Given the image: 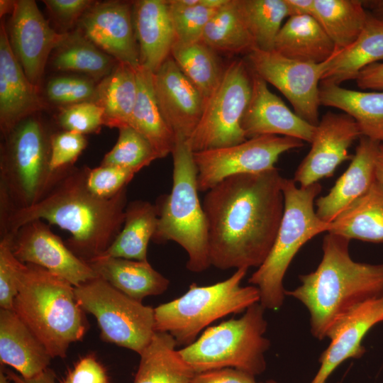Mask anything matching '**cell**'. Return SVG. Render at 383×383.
<instances>
[{
  "instance_id": "6da1fadb",
  "label": "cell",
  "mask_w": 383,
  "mask_h": 383,
  "mask_svg": "<svg viewBox=\"0 0 383 383\" xmlns=\"http://www.w3.org/2000/svg\"><path fill=\"white\" fill-rule=\"evenodd\" d=\"M282 179L274 167L227 177L206 192L202 206L211 265L226 270L264 262L284 213Z\"/></svg>"
},
{
  "instance_id": "7a4b0ae2",
  "label": "cell",
  "mask_w": 383,
  "mask_h": 383,
  "mask_svg": "<svg viewBox=\"0 0 383 383\" xmlns=\"http://www.w3.org/2000/svg\"><path fill=\"white\" fill-rule=\"evenodd\" d=\"M86 170L72 167L37 204L12 212L0 223L1 238H10L24 224L43 219L71 234L65 244L81 260L88 262L102 255L123 228L127 187L112 198L100 199L87 187Z\"/></svg>"
},
{
  "instance_id": "3957f363",
  "label": "cell",
  "mask_w": 383,
  "mask_h": 383,
  "mask_svg": "<svg viewBox=\"0 0 383 383\" xmlns=\"http://www.w3.org/2000/svg\"><path fill=\"white\" fill-rule=\"evenodd\" d=\"M348 238L328 233L323 239L322 259L312 272L301 275V285L285 294L301 302L310 315L313 336L331 331L362 303L383 295V264L354 261Z\"/></svg>"
},
{
  "instance_id": "277c9868",
  "label": "cell",
  "mask_w": 383,
  "mask_h": 383,
  "mask_svg": "<svg viewBox=\"0 0 383 383\" xmlns=\"http://www.w3.org/2000/svg\"><path fill=\"white\" fill-rule=\"evenodd\" d=\"M18 292L13 310L47 348L52 358H65L70 345L87 329L74 287L47 270L19 262Z\"/></svg>"
},
{
  "instance_id": "5b68a950",
  "label": "cell",
  "mask_w": 383,
  "mask_h": 383,
  "mask_svg": "<svg viewBox=\"0 0 383 383\" xmlns=\"http://www.w3.org/2000/svg\"><path fill=\"white\" fill-rule=\"evenodd\" d=\"M4 136L0 157V223L40 201L67 171L50 168V136L29 116Z\"/></svg>"
},
{
  "instance_id": "8992f818",
  "label": "cell",
  "mask_w": 383,
  "mask_h": 383,
  "mask_svg": "<svg viewBox=\"0 0 383 383\" xmlns=\"http://www.w3.org/2000/svg\"><path fill=\"white\" fill-rule=\"evenodd\" d=\"M172 186L157 205L158 221L152 240L174 241L187 253V268L202 272L211 265L205 213L198 192L196 168L187 140L176 138L172 152Z\"/></svg>"
},
{
  "instance_id": "52a82bcc",
  "label": "cell",
  "mask_w": 383,
  "mask_h": 383,
  "mask_svg": "<svg viewBox=\"0 0 383 383\" xmlns=\"http://www.w3.org/2000/svg\"><path fill=\"white\" fill-rule=\"evenodd\" d=\"M284 209L273 246L248 282L257 287L260 303L265 309L277 311L283 305V280L293 258L309 240L325 231L331 223L321 221L314 209V200L321 191L318 182L298 187L293 179L283 178Z\"/></svg>"
},
{
  "instance_id": "ba28073f",
  "label": "cell",
  "mask_w": 383,
  "mask_h": 383,
  "mask_svg": "<svg viewBox=\"0 0 383 383\" xmlns=\"http://www.w3.org/2000/svg\"><path fill=\"white\" fill-rule=\"evenodd\" d=\"M260 303L249 306L243 316L207 328L190 345L179 350L196 372L235 368L253 376L266 369L265 353L270 341L265 337L267 322Z\"/></svg>"
},
{
  "instance_id": "9c48e42d",
  "label": "cell",
  "mask_w": 383,
  "mask_h": 383,
  "mask_svg": "<svg viewBox=\"0 0 383 383\" xmlns=\"http://www.w3.org/2000/svg\"><path fill=\"white\" fill-rule=\"evenodd\" d=\"M248 270L238 269L226 280L208 286L193 283L181 296L154 308L155 331L168 333L177 345L186 347L211 323L260 302L257 287L240 285Z\"/></svg>"
},
{
  "instance_id": "30bf717a",
  "label": "cell",
  "mask_w": 383,
  "mask_h": 383,
  "mask_svg": "<svg viewBox=\"0 0 383 383\" xmlns=\"http://www.w3.org/2000/svg\"><path fill=\"white\" fill-rule=\"evenodd\" d=\"M77 300L96 319L100 336L106 342L140 355L152 340L155 312L97 277L74 287Z\"/></svg>"
},
{
  "instance_id": "8fae6325",
  "label": "cell",
  "mask_w": 383,
  "mask_h": 383,
  "mask_svg": "<svg viewBox=\"0 0 383 383\" xmlns=\"http://www.w3.org/2000/svg\"><path fill=\"white\" fill-rule=\"evenodd\" d=\"M251 70L243 60L232 61L206 99L196 128L187 140L193 152L236 145L247 140L241 120L251 95Z\"/></svg>"
},
{
  "instance_id": "7c38bea8",
  "label": "cell",
  "mask_w": 383,
  "mask_h": 383,
  "mask_svg": "<svg viewBox=\"0 0 383 383\" xmlns=\"http://www.w3.org/2000/svg\"><path fill=\"white\" fill-rule=\"evenodd\" d=\"M304 145L302 140L262 135L223 148L193 152L199 192H207L224 179L272 170L279 156Z\"/></svg>"
},
{
  "instance_id": "4fadbf2b",
  "label": "cell",
  "mask_w": 383,
  "mask_h": 383,
  "mask_svg": "<svg viewBox=\"0 0 383 383\" xmlns=\"http://www.w3.org/2000/svg\"><path fill=\"white\" fill-rule=\"evenodd\" d=\"M331 58L319 64L303 62L258 48L247 55L250 70L275 87L289 101L294 113L314 126L319 123V85Z\"/></svg>"
},
{
  "instance_id": "5bb4252c",
  "label": "cell",
  "mask_w": 383,
  "mask_h": 383,
  "mask_svg": "<svg viewBox=\"0 0 383 383\" xmlns=\"http://www.w3.org/2000/svg\"><path fill=\"white\" fill-rule=\"evenodd\" d=\"M9 238L13 254L20 262L41 267L74 287L98 277L42 220L24 224Z\"/></svg>"
},
{
  "instance_id": "9a60e30c",
  "label": "cell",
  "mask_w": 383,
  "mask_h": 383,
  "mask_svg": "<svg viewBox=\"0 0 383 383\" xmlns=\"http://www.w3.org/2000/svg\"><path fill=\"white\" fill-rule=\"evenodd\" d=\"M6 31L26 76L39 89L49 55L67 33L55 31L33 0L15 1Z\"/></svg>"
},
{
  "instance_id": "2e32d148",
  "label": "cell",
  "mask_w": 383,
  "mask_h": 383,
  "mask_svg": "<svg viewBox=\"0 0 383 383\" xmlns=\"http://www.w3.org/2000/svg\"><path fill=\"white\" fill-rule=\"evenodd\" d=\"M355 120L346 113L327 112L316 126L311 150L298 166L293 180L308 187L333 175L343 162L352 160L348 148L360 138Z\"/></svg>"
},
{
  "instance_id": "e0dca14e",
  "label": "cell",
  "mask_w": 383,
  "mask_h": 383,
  "mask_svg": "<svg viewBox=\"0 0 383 383\" xmlns=\"http://www.w3.org/2000/svg\"><path fill=\"white\" fill-rule=\"evenodd\" d=\"M81 33L117 62L137 67L140 54L133 21V3H94L81 17Z\"/></svg>"
},
{
  "instance_id": "ac0fdd59",
  "label": "cell",
  "mask_w": 383,
  "mask_h": 383,
  "mask_svg": "<svg viewBox=\"0 0 383 383\" xmlns=\"http://www.w3.org/2000/svg\"><path fill=\"white\" fill-rule=\"evenodd\" d=\"M155 98L176 138L187 140L201 117L205 98L170 56L152 74Z\"/></svg>"
},
{
  "instance_id": "d6986e66",
  "label": "cell",
  "mask_w": 383,
  "mask_h": 383,
  "mask_svg": "<svg viewBox=\"0 0 383 383\" xmlns=\"http://www.w3.org/2000/svg\"><path fill=\"white\" fill-rule=\"evenodd\" d=\"M251 80V95L241 120L246 138L279 135L311 143L316 126L292 111L279 96L270 91L267 82L252 70Z\"/></svg>"
},
{
  "instance_id": "ffe728a7",
  "label": "cell",
  "mask_w": 383,
  "mask_h": 383,
  "mask_svg": "<svg viewBox=\"0 0 383 383\" xmlns=\"http://www.w3.org/2000/svg\"><path fill=\"white\" fill-rule=\"evenodd\" d=\"M382 321L383 295L362 303L343 318L328 335L331 342L321 355L319 370L310 383H326L344 361L362 357L365 335Z\"/></svg>"
},
{
  "instance_id": "44dd1931",
  "label": "cell",
  "mask_w": 383,
  "mask_h": 383,
  "mask_svg": "<svg viewBox=\"0 0 383 383\" xmlns=\"http://www.w3.org/2000/svg\"><path fill=\"white\" fill-rule=\"evenodd\" d=\"M35 87L14 55L3 21L0 26V128L2 135L43 107Z\"/></svg>"
},
{
  "instance_id": "7402d4cb",
  "label": "cell",
  "mask_w": 383,
  "mask_h": 383,
  "mask_svg": "<svg viewBox=\"0 0 383 383\" xmlns=\"http://www.w3.org/2000/svg\"><path fill=\"white\" fill-rule=\"evenodd\" d=\"M380 145L367 137L360 138L346 171L326 195L316 200V213L321 221L333 222L368 191L377 179L376 164Z\"/></svg>"
},
{
  "instance_id": "603a6c76",
  "label": "cell",
  "mask_w": 383,
  "mask_h": 383,
  "mask_svg": "<svg viewBox=\"0 0 383 383\" xmlns=\"http://www.w3.org/2000/svg\"><path fill=\"white\" fill-rule=\"evenodd\" d=\"M133 21L140 65L154 73L170 56L175 42L167 1H134Z\"/></svg>"
},
{
  "instance_id": "cb8c5ba5",
  "label": "cell",
  "mask_w": 383,
  "mask_h": 383,
  "mask_svg": "<svg viewBox=\"0 0 383 383\" xmlns=\"http://www.w3.org/2000/svg\"><path fill=\"white\" fill-rule=\"evenodd\" d=\"M52 357L13 310L0 309V360L25 378L48 368Z\"/></svg>"
},
{
  "instance_id": "d4e9b609",
  "label": "cell",
  "mask_w": 383,
  "mask_h": 383,
  "mask_svg": "<svg viewBox=\"0 0 383 383\" xmlns=\"http://www.w3.org/2000/svg\"><path fill=\"white\" fill-rule=\"evenodd\" d=\"M98 277L128 296L142 301L166 292L170 280L147 260L101 255L87 262Z\"/></svg>"
},
{
  "instance_id": "484cf974",
  "label": "cell",
  "mask_w": 383,
  "mask_h": 383,
  "mask_svg": "<svg viewBox=\"0 0 383 383\" xmlns=\"http://www.w3.org/2000/svg\"><path fill=\"white\" fill-rule=\"evenodd\" d=\"M274 51L293 60L319 64L336 52L331 39L311 16L292 15L280 28Z\"/></svg>"
},
{
  "instance_id": "4316f807",
  "label": "cell",
  "mask_w": 383,
  "mask_h": 383,
  "mask_svg": "<svg viewBox=\"0 0 383 383\" xmlns=\"http://www.w3.org/2000/svg\"><path fill=\"white\" fill-rule=\"evenodd\" d=\"M319 101L352 117L362 136L383 144V91H355L320 82Z\"/></svg>"
},
{
  "instance_id": "83f0119b",
  "label": "cell",
  "mask_w": 383,
  "mask_h": 383,
  "mask_svg": "<svg viewBox=\"0 0 383 383\" xmlns=\"http://www.w3.org/2000/svg\"><path fill=\"white\" fill-rule=\"evenodd\" d=\"M382 60L383 23L368 12L365 27L357 40L334 53L321 82L340 85L355 79L362 70Z\"/></svg>"
},
{
  "instance_id": "f1b7e54d",
  "label": "cell",
  "mask_w": 383,
  "mask_h": 383,
  "mask_svg": "<svg viewBox=\"0 0 383 383\" xmlns=\"http://www.w3.org/2000/svg\"><path fill=\"white\" fill-rule=\"evenodd\" d=\"M138 91L130 126L142 134L152 145L159 158L172 154L176 137L157 104L150 70L138 65L135 67Z\"/></svg>"
},
{
  "instance_id": "f546056e",
  "label": "cell",
  "mask_w": 383,
  "mask_h": 383,
  "mask_svg": "<svg viewBox=\"0 0 383 383\" xmlns=\"http://www.w3.org/2000/svg\"><path fill=\"white\" fill-rule=\"evenodd\" d=\"M177 345L170 334L156 331L139 355L133 383H192L196 372L176 350Z\"/></svg>"
},
{
  "instance_id": "4dcf8cb0",
  "label": "cell",
  "mask_w": 383,
  "mask_h": 383,
  "mask_svg": "<svg viewBox=\"0 0 383 383\" xmlns=\"http://www.w3.org/2000/svg\"><path fill=\"white\" fill-rule=\"evenodd\" d=\"M331 223L328 233L349 240L383 243V183L377 179L365 194Z\"/></svg>"
},
{
  "instance_id": "1f68e13d",
  "label": "cell",
  "mask_w": 383,
  "mask_h": 383,
  "mask_svg": "<svg viewBox=\"0 0 383 383\" xmlns=\"http://www.w3.org/2000/svg\"><path fill=\"white\" fill-rule=\"evenodd\" d=\"M137 91L135 67L118 62L96 85L94 102L103 109L106 126L117 128L130 126Z\"/></svg>"
},
{
  "instance_id": "d6a6232c",
  "label": "cell",
  "mask_w": 383,
  "mask_h": 383,
  "mask_svg": "<svg viewBox=\"0 0 383 383\" xmlns=\"http://www.w3.org/2000/svg\"><path fill=\"white\" fill-rule=\"evenodd\" d=\"M157 221V205L142 200L128 203L123 228L102 255L147 260L148 245L155 232Z\"/></svg>"
},
{
  "instance_id": "836d02e7",
  "label": "cell",
  "mask_w": 383,
  "mask_h": 383,
  "mask_svg": "<svg viewBox=\"0 0 383 383\" xmlns=\"http://www.w3.org/2000/svg\"><path fill=\"white\" fill-rule=\"evenodd\" d=\"M314 6L313 17L331 39L336 51L357 40L368 16L363 1L314 0Z\"/></svg>"
},
{
  "instance_id": "e575fe53",
  "label": "cell",
  "mask_w": 383,
  "mask_h": 383,
  "mask_svg": "<svg viewBox=\"0 0 383 383\" xmlns=\"http://www.w3.org/2000/svg\"><path fill=\"white\" fill-rule=\"evenodd\" d=\"M52 65L61 71L84 74L94 79L101 80L109 74L117 62L91 41L79 30L68 32L55 49Z\"/></svg>"
},
{
  "instance_id": "d590c367",
  "label": "cell",
  "mask_w": 383,
  "mask_h": 383,
  "mask_svg": "<svg viewBox=\"0 0 383 383\" xmlns=\"http://www.w3.org/2000/svg\"><path fill=\"white\" fill-rule=\"evenodd\" d=\"M201 41L217 52L248 55L256 48L237 0H228L216 11L204 28Z\"/></svg>"
},
{
  "instance_id": "8d00e7d4",
  "label": "cell",
  "mask_w": 383,
  "mask_h": 383,
  "mask_svg": "<svg viewBox=\"0 0 383 383\" xmlns=\"http://www.w3.org/2000/svg\"><path fill=\"white\" fill-rule=\"evenodd\" d=\"M170 56L185 76L208 98L218 85L225 68L218 52L201 40L174 42Z\"/></svg>"
},
{
  "instance_id": "74e56055",
  "label": "cell",
  "mask_w": 383,
  "mask_h": 383,
  "mask_svg": "<svg viewBox=\"0 0 383 383\" xmlns=\"http://www.w3.org/2000/svg\"><path fill=\"white\" fill-rule=\"evenodd\" d=\"M256 48L273 51L276 37L285 18L292 12L285 0H237Z\"/></svg>"
},
{
  "instance_id": "f35d334b",
  "label": "cell",
  "mask_w": 383,
  "mask_h": 383,
  "mask_svg": "<svg viewBox=\"0 0 383 383\" xmlns=\"http://www.w3.org/2000/svg\"><path fill=\"white\" fill-rule=\"evenodd\" d=\"M118 130L116 143L101 165L118 166L137 173L159 158L150 143L135 129L123 126Z\"/></svg>"
},
{
  "instance_id": "ab89813d",
  "label": "cell",
  "mask_w": 383,
  "mask_h": 383,
  "mask_svg": "<svg viewBox=\"0 0 383 383\" xmlns=\"http://www.w3.org/2000/svg\"><path fill=\"white\" fill-rule=\"evenodd\" d=\"M175 42L192 43L201 40L204 28L218 9L206 8L199 4L194 6H181L173 0H167Z\"/></svg>"
},
{
  "instance_id": "60d3db41",
  "label": "cell",
  "mask_w": 383,
  "mask_h": 383,
  "mask_svg": "<svg viewBox=\"0 0 383 383\" xmlns=\"http://www.w3.org/2000/svg\"><path fill=\"white\" fill-rule=\"evenodd\" d=\"M96 85L91 79L62 76L53 78L48 83L46 95L52 102L65 106L82 102H94Z\"/></svg>"
},
{
  "instance_id": "b9f144b4",
  "label": "cell",
  "mask_w": 383,
  "mask_h": 383,
  "mask_svg": "<svg viewBox=\"0 0 383 383\" xmlns=\"http://www.w3.org/2000/svg\"><path fill=\"white\" fill-rule=\"evenodd\" d=\"M57 123L64 131L84 135L96 133L105 125L104 110L92 101L67 106L59 113Z\"/></svg>"
},
{
  "instance_id": "7bdbcfd3",
  "label": "cell",
  "mask_w": 383,
  "mask_h": 383,
  "mask_svg": "<svg viewBox=\"0 0 383 383\" xmlns=\"http://www.w3.org/2000/svg\"><path fill=\"white\" fill-rule=\"evenodd\" d=\"M135 174L132 170L113 165L87 167L86 185L96 196L110 199L127 187Z\"/></svg>"
},
{
  "instance_id": "ee69618b",
  "label": "cell",
  "mask_w": 383,
  "mask_h": 383,
  "mask_svg": "<svg viewBox=\"0 0 383 383\" xmlns=\"http://www.w3.org/2000/svg\"><path fill=\"white\" fill-rule=\"evenodd\" d=\"M87 144L84 135L63 131L50 136V168L52 172L62 173L73 163Z\"/></svg>"
},
{
  "instance_id": "f6af8a7d",
  "label": "cell",
  "mask_w": 383,
  "mask_h": 383,
  "mask_svg": "<svg viewBox=\"0 0 383 383\" xmlns=\"http://www.w3.org/2000/svg\"><path fill=\"white\" fill-rule=\"evenodd\" d=\"M19 260L13 255L11 240L2 237L0 240V307L13 310V303L18 292L17 268Z\"/></svg>"
},
{
  "instance_id": "bcb514c9",
  "label": "cell",
  "mask_w": 383,
  "mask_h": 383,
  "mask_svg": "<svg viewBox=\"0 0 383 383\" xmlns=\"http://www.w3.org/2000/svg\"><path fill=\"white\" fill-rule=\"evenodd\" d=\"M50 16L64 30L72 28L83 14L94 4L90 0H44Z\"/></svg>"
},
{
  "instance_id": "7dc6e473",
  "label": "cell",
  "mask_w": 383,
  "mask_h": 383,
  "mask_svg": "<svg viewBox=\"0 0 383 383\" xmlns=\"http://www.w3.org/2000/svg\"><path fill=\"white\" fill-rule=\"evenodd\" d=\"M62 383H109L104 367L93 356L80 359Z\"/></svg>"
},
{
  "instance_id": "c3c4849f",
  "label": "cell",
  "mask_w": 383,
  "mask_h": 383,
  "mask_svg": "<svg viewBox=\"0 0 383 383\" xmlns=\"http://www.w3.org/2000/svg\"><path fill=\"white\" fill-rule=\"evenodd\" d=\"M192 383H257L255 376L235 368H222L196 373Z\"/></svg>"
},
{
  "instance_id": "681fc988",
  "label": "cell",
  "mask_w": 383,
  "mask_h": 383,
  "mask_svg": "<svg viewBox=\"0 0 383 383\" xmlns=\"http://www.w3.org/2000/svg\"><path fill=\"white\" fill-rule=\"evenodd\" d=\"M358 87L383 91V62L370 65L360 71L355 78Z\"/></svg>"
},
{
  "instance_id": "f907efd6",
  "label": "cell",
  "mask_w": 383,
  "mask_h": 383,
  "mask_svg": "<svg viewBox=\"0 0 383 383\" xmlns=\"http://www.w3.org/2000/svg\"><path fill=\"white\" fill-rule=\"evenodd\" d=\"M5 374L8 379L13 383H57L55 374L49 367L31 378H25L9 370H5Z\"/></svg>"
},
{
  "instance_id": "816d5d0a",
  "label": "cell",
  "mask_w": 383,
  "mask_h": 383,
  "mask_svg": "<svg viewBox=\"0 0 383 383\" xmlns=\"http://www.w3.org/2000/svg\"><path fill=\"white\" fill-rule=\"evenodd\" d=\"M292 15H309L313 17L314 0H285Z\"/></svg>"
},
{
  "instance_id": "f5cc1de1",
  "label": "cell",
  "mask_w": 383,
  "mask_h": 383,
  "mask_svg": "<svg viewBox=\"0 0 383 383\" xmlns=\"http://www.w3.org/2000/svg\"><path fill=\"white\" fill-rule=\"evenodd\" d=\"M363 4L374 18L383 23V0L363 1Z\"/></svg>"
},
{
  "instance_id": "db71d44e",
  "label": "cell",
  "mask_w": 383,
  "mask_h": 383,
  "mask_svg": "<svg viewBox=\"0 0 383 383\" xmlns=\"http://www.w3.org/2000/svg\"><path fill=\"white\" fill-rule=\"evenodd\" d=\"M376 177L383 183V144L380 145L376 164Z\"/></svg>"
},
{
  "instance_id": "11a10c76",
  "label": "cell",
  "mask_w": 383,
  "mask_h": 383,
  "mask_svg": "<svg viewBox=\"0 0 383 383\" xmlns=\"http://www.w3.org/2000/svg\"><path fill=\"white\" fill-rule=\"evenodd\" d=\"M228 1V0H200V4L209 9H218L224 6Z\"/></svg>"
},
{
  "instance_id": "9f6ffc18",
  "label": "cell",
  "mask_w": 383,
  "mask_h": 383,
  "mask_svg": "<svg viewBox=\"0 0 383 383\" xmlns=\"http://www.w3.org/2000/svg\"><path fill=\"white\" fill-rule=\"evenodd\" d=\"M15 1L1 0L0 14L1 17L6 13H11L14 8Z\"/></svg>"
},
{
  "instance_id": "6f0895ef",
  "label": "cell",
  "mask_w": 383,
  "mask_h": 383,
  "mask_svg": "<svg viewBox=\"0 0 383 383\" xmlns=\"http://www.w3.org/2000/svg\"><path fill=\"white\" fill-rule=\"evenodd\" d=\"M175 4L181 6H194L199 4V0H173Z\"/></svg>"
},
{
  "instance_id": "680465c9",
  "label": "cell",
  "mask_w": 383,
  "mask_h": 383,
  "mask_svg": "<svg viewBox=\"0 0 383 383\" xmlns=\"http://www.w3.org/2000/svg\"><path fill=\"white\" fill-rule=\"evenodd\" d=\"M9 381L10 380L8 379V377L6 375L5 372H4V370L2 369H1V371H0V383H9Z\"/></svg>"
},
{
  "instance_id": "91938a15",
  "label": "cell",
  "mask_w": 383,
  "mask_h": 383,
  "mask_svg": "<svg viewBox=\"0 0 383 383\" xmlns=\"http://www.w3.org/2000/svg\"><path fill=\"white\" fill-rule=\"evenodd\" d=\"M265 383H277V382L274 381V380H268L267 382H266Z\"/></svg>"
}]
</instances>
